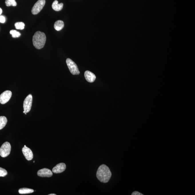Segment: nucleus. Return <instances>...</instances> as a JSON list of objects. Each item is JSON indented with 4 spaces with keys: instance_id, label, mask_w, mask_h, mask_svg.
Here are the masks:
<instances>
[{
    "instance_id": "obj_5",
    "label": "nucleus",
    "mask_w": 195,
    "mask_h": 195,
    "mask_svg": "<svg viewBox=\"0 0 195 195\" xmlns=\"http://www.w3.org/2000/svg\"><path fill=\"white\" fill-rule=\"evenodd\" d=\"M45 3V0H38L33 7L31 13L33 15L37 14L43 9Z\"/></svg>"
},
{
    "instance_id": "obj_9",
    "label": "nucleus",
    "mask_w": 195,
    "mask_h": 195,
    "mask_svg": "<svg viewBox=\"0 0 195 195\" xmlns=\"http://www.w3.org/2000/svg\"><path fill=\"white\" fill-rule=\"evenodd\" d=\"M66 168V166L65 163H60L53 167L52 171L55 174H59L65 171Z\"/></svg>"
},
{
    "instance_id": "obj_12",
    "label": "nucleus",
    "mask_w": 195,
    "mask_h": 195,
    "mask_svg": "<svg viewBox=\"0 0 195 195\" xmlns=\"http://www.w3.org/2000/svg\"><path fill=\"white\" fill-rule=\"evenodd\" d=\"M63 4L62 3L59 4L58 1L57 0H55L53 2L52 5V8L53 10L57 11H61L63 9Z\"/></svg>"
},
{
    "instance_id": "obj_16",
    "label": "nucleus",
    "mask_w": 195,
    "mask_h": 195,
    "mask_svg": "<svg viewBox=\"0 0 195 195\" xmlns=\"http://www.w3.org/2000/svg\"><path fill=\"white\" fill-rule=\"evenodd\" d=\"M5 4L7 6H16L17 3L15 0H5Z\"/></svg>"
},
{
    "instance_id": "obj_24",
    "label": "nucleus",
    "mask_w": 195,
    "mask_h": 195,
    "mask_svg": "<svg viewBox=\"0 0 195 195\" xmlns=\"http://www.w3.org/2000/svg\"><path fill=\"white\" fill-rule=\"evenodd\" d=\"M25 111H23V113L25 114Z\"/></svg>"
},
{
    "instance_id": "obj_13",
    "label": "nucleus",
    "mask_w": 195,
    "mask_h": 195,
    "mask_svg": "<svg viewBox=\"0 0 195 195\" xmlns=\"http://www.w3.org/2000/svg\"><path fill=\"white\" fill-rule=\"evenodd\" d=\"M64 27V23L61 20H57L55 23L54 27L55 29L57 31H60Z\"/></svg>"
},
{
    "instance_id": "obj_19",
    "label": "nucleus",
    "mask_w": 195,
    "mask_h": 195,
    "mask_svg": "<svg viewBox=\"0 0 195 195\" xmlns=\"http://www.w3.org/2000/svg\"><path fill=\"white\" fill-rule=\"evenodd\" d=\"M7 175V172L5 169L0 167V177H5Z\"/></svg>"
},
{
    "instance_id": "obj_11",
    "label": "nucleus",
    "mask_w": 195,
    "mask_h": 195,
    "mask_svg": "<svg viewBox=\"0 0 195 195\" xmlns=\"http://www.w3.org/2000/svg\"><path fill=\"white\" fill-rule=\"evenodd\" d=\"M85 78L87 82L92 83L95 80L96 76L92 72L87 71H85L84 73Z\"/></svg>"
},
{
    "instance_id": "obj_15",
    "label": "nucleus",
    "mask_w": 195,
    "mask_h": 195,
    "mask_svg": "<svg viewBox=\"0 0 195 195\" xmlns=\"http://www.w3.org/2000/svg\"><path fill=\"white\" fill-rule=\"evenodd\" d=\"M34 191L33 189L27 188H22L19 190V193L20 194H27L33 193Z\"/></svg>"
},
{
    "instance_id": "obj_25",
    "label": "nucleus",
    "mask_w": 195,
    "mask_h": 195,
    "mask_svg": "<svg viewBox=\"0 0 195 195\" xmlns=\"http://www.w3.org/2000/svg\"><path fill=\"white\" fill-rule=\"evenodd\" d=\"M26 145H24V147H26Z\"/></svg>"
},
{
    "instance_id": "obj_1",
    "label": "nucleus",
    "mask_w": 195,
    "mask_h": 195,
    "mask_svg": "<svg viewBox=\"0 0 195 195\" xmlns=\"http://www.w3.org/2000/svg\"><path fill=\"white\" fill-rule=\"evenodd\" d=\"M112 175L110 169L105 164L100 166L97 172V177L99 180L103 183H107L109 181Z\"/></svg>"
},
{
    "instance_id": "obj_8",
    "label": "nucleus",
    "mask_w": 195,
    "mask_h": 195,
    "mask_svg": "<svg viewBox=\"0 0 195 195\" xmlns=\"http://www.w3.org/2000/svg\"><path fill=\"white\" fill-rule=\"evenodd\" d=\"M37 175L41 177H51L53 175V172L49 169L45 168L39 170L37 172Z\"/></svg>"
},
{
    "instance_id": "obj_17",
    "label": "nucleus",
    "mask_w": 195,
    "mask_h": 195,
    "mask_svg": "<svg viewBox=\"0 0 195 195\" xmlns=\"http://www.w3.org/2000/svg\"><path fill=\"white\" fill-rule=\"evenodd\" d=\"M15 27L17 29L23 30L24 29L25 24L23 22H17L15 24Z\"/></svg>"
},
{
    "instance_id": "obj_3",
    "label": "nucleus",
    "mask_w": 195,
    "mask_h": 195,
    "mask_svg": "<svg viewBox=\"0 0 195 195\" xmlns=\"http://www.w3.org/2000/svg\"><path fill=\"white\" fill-rule=\"evenodd\" d=\"M66 63L69 69L73 75H78L80 73L77 65L71 59H67Z\"/></svg>"
},
{
    "instance_id": "obj_22",
    "label": "nucleus",
    "mask_w": 195,
    "mask_h": 195,
    "mask_svg": "<svg viewBox=\"0 0 195 195\" xmlns=\"http://www.w3.org/2000/svg\"><path fill=\"white\" fill-rule=\"evenodd\" d=\"M2 9H1V8H0V16H1V14L2 13Z\"/></svg>"
},
{
    "instance_id": "obj_20",
    "label": "nucleus",
    "mask_w": 195,
    "mask_h": 195,
    "mask_svg": "<svg viewBox=\"0 0 195 195\" xmlns=\"http://www.w3.org/2000/svg\"><path fill=\"white\" fill-rule=\"evenodd\" d=\"M5 18L4 16H0V22L2 23H5Z\"/></svg>"
},
{
    "instance_id": "obj_14",
    "label": "nucleus",
    "mask_w": 195,
    "mask_h": 195,
    "mask_svg": "<svg viewBox=\"0 0 195 195\" xmlns=\"http://www.w3.org/2000/svg\"><path fill=\"white\" fill-rule=\"evenodd\" d=\"M7 122V120L5 116H0V130L5 127Z\"/></svg>"
},
{
    "instance_id": "obj_4",
    "label": "nucleus",
    "mask_w": 195,
    "mask_h": 195,
    "mask_svg": "<svg viewBox=\"0 0 195 195\" xmlns=\"http://www.w3.org/2000/svg\"><path fill=\"white\" fill-rule=\"evenodd\" d=\"M11 150V146L10 143L8 142H5L0 148V156L2 157H6L10 154Z\"/></svg>"
},
{
    "instance_id": "obj_10",
    "label": "nucleus",
    "mask_w": 195,
    "mask_h": 195,
    "mask_svg": "<svg viewBox=\"0 0 195 195\" xmlns=\"http://www.w3.org/2000/svg\"><path fill=\"white\" fill-rule=\"evenodd\" d=\"M22 152L25 157L27 160H32L33 157V155L32 151L27 146L24 147L23 148Z\"/></svg>"
},
{
    "instance_id": "obj_2",
    "label": "nucleus",
    "mask_w": 195,
    "mask_h": 195,
    "mask_svg": "<svg viewBox=\"0 0 195 195\" xmlns=\"http://www.w3.org/2000/svg\"><path fill=\"white\" fill-rule=\"evenodd\" d=\"M46 39L44 33L40 31H37L33 36V44L37 49H41L44 46Z\"/></svg>"
},
{
    "instance_id": "obj_6",
    "label": "nucleus",
    "mask_w": 195,
    "mask_h": 195,
    "mask_svg": "<svg viewBox=\"0 0 195 195\" xmlns=\"http://www.w3.org/2000/svg\"><path fill=\"white\" fill-rule=\"evenodd\" d=\"M33 97L31 94H29L25 99L23 104L24 111L26 113H28L31 111L32 106Z\"/></svg>"
},
{
    "instance_id": "obj_18",
    "label": "nucleus",
    "mask_w": 195,
    "mask_h": 195,
    "mask_svg": "<svg viewBox=\"0 0 195 195\" xmlns=\"http://www.w3.org/2000/svg\"><path fill=\"white\" fill-rule=\"evenodd\" d=\"M10 33L12 35V37L15 38L19 37L21 35V33L20 32L14 30H11Z\"/></svg>"
},
{
    "instance_id": "obj_21",
    "label": "nucleus",
    "mask_w": 195,
    "mask_h": 195,
    "mask_svg": "<svg viewBox=\"0 0 195 195\" xmlns=\"http://www.w3.org/2000/svg\"><path fill=\"white\" fill-rule=\"evenodd\" d=\"M132 195H143L142 193L137 191H135L132 194Z\"/></svg>"
},
{
    "instance_id": "obj_23",
    "label": "nucleus",
    "mask_w": 195,
    "mask_h": 195,
    "mask_svg": "<svg viewBox=\"0 0 195 195\" xmlns=\"http://www.w3.org/2000/svg\"><path fill=\"white\" fill-rule=\"evenodd\" d=\"M49 195H56V194H49Z\"/></svg>"
},
{
    "instance_id": "obj_7",
    "label": "nucleus",
    "mask_w": 195,
    "mask_h": 195,
    "mask_svg": "<svg viewBox=\"0 0 195 195\" xmlns=\"http://www.w3.org/2000/svg\"><path fill=\"white\" fill-rule=\"evenodd\" d=\"M11 91L7 90L3 92L0 95V103L2 104H5L9 101L11 97Z\"/></svg>"
}]
</instances>
